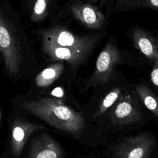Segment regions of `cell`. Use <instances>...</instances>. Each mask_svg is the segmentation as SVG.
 Here are the masks:
<instances>
[{"label":"cell","instance_id":"18","mask_svg":"<svg viewBox=\"0 0 158 158\" xmlns=\"http://www.w3.org/2000/svg\"><path fill=\"white\" fill-rule=\"evenodd\" d=\"M152 158H158V144H157V146L156 149L155 150V152H154V156H153Z\"/></svg>","mask_w":158,"mask_h":158},{"label":"cell","instance_id":"10","mask_svg":"<svg viewBox=\"0 0 158 158\" xmlns=\"http://www.w3.org/2000/svg\"><path fill=\"white\" fill-rule=\"evenodd\" d=\"M28 158H63V152L53 138L43 133L31 140Z\"/></svg>","mask_w":158,"mask_h":158},{"label":"cell","instance_id":"19","mask_svg":"<svg viewBox=\"0 0 158 158\" xmlns=\"http://www.w3.org/2000/svg\"><path fill=\"white\" fill-rule=\"evenodd\" d=\"M96 1H100L102 4H104V3L106 2L107 0H96Z\"/></svg>","mask_w":158,"mask_h":158},{"label":"cell","instance_id":"14","mask_svg":"<svg viewBox=\"0 0 158 158\" xmlns=\"http://www.w3.org/2000/svg\"><path fill=\"white\" fill-rule=\"evenodd\" d=\"M51 2L52 0H33L30 4L31 22L35 23L44 20L49 14Z\"/></svg>","mask_w":158,"mask_h":158},{"label":"cell","instance_id":"11","mask_svg":"<svg viewBox=\"0 0 158 158\" xmlns=\"http://www.w3.org/2000/svg\"><path fill=\"white\" fill-rule=\"evenodd\" d=\"M135 89L141 103L158 120V94L143 81L136 84Z\"/></svg>","mask_w":158,"mask_h":158},{"label":"cell","instance_id":"16","mask_svg":"<svg viewBox=\"0 0 158 158\" xmlns=\"http://www.w3.org/2000/svg\"><path fill=\"white\" fill-rule=\"evenodd\" d=\"M150 72V79L158 94V60H153Z\"/></svg>","mask_w":158,"mask_h":158},{"label":"cell","instance_id":"12","mask_svg":"<svg viewBox=\"0 0 158 158\" xmlns=\"http://www.w3.org/2000/svg\"><path fill=\"white\" fill-rule=\"evenodd\" d=\"M64 69L62 62L52 64L40 72L35 77V82L37 86L45 88L53 83L62 74Z\"/></svg>","mask_w":158,"mask_h":158},{"label":"cell","instance_id":"6","mask_svg":"<svg viewBox=\"0 0 158 158\" xmlns=\"http://www.w3.org/2000/svg\"><path fill=\"white\" fill-rule=\"evenodd\" d=\"M136 91L125 93L111 107L110 118L113 124L126 125L141 122L144 114Z\"/></svg>","mask_w":158,"mask_h":158},{"label":"cell","instance_id":"4","mask_svg":"<svg viewBox=\"0 0 158 158\" xmlns=\"http://www.w3.org/2000/svg\"><path fill=\"white\" fill-rule=\"evenodd\" d=\"M123 60L120 51L112 42H108L99 54L95 69L89 77L86 86L104 85L117 78L115 69Z\"/></svg>","mask_w":158,"mask_h":158},{"label":"cell","instance_id":"17","mask_svg":"<svg viewBox=\"0 0 158 158\" xmlns=\"http://www.w3.org/2000/svg\"><path fill=\"white\" fill-rule=\"evenodd\" d=\"M52 94L55 96L60 98L62 97V96L64 95V93L60 88H56L52 91Z\"/></svg>","mask_w":158,"mask_h":158},{"label":"cell","instance_id":"1","mask_svg":"<svg viewBox=\"0 0 158 158\" xmlns=\"http://www.w3.org/2000/svg\"><path fill=\"white\" fill-rule=\"evenodd\" d=\"M38 33L42 51L49 61L65 62L72 69L86 60L101 38L100 35H77L59 25L40 30Z\"/></svg>","mask_w":158,"mask_h":158},{"label":"cell","instance_id":"8","mask_svg":"<svg viewBox=\"0 0 158 158\" xmlns=\"http://www.w3.org/2000/svg\"><path fill=\"white\" fill-rule=\"evenodd\" d=\"M44 128L43 125L21 118H15L10 126V146L14 157L21 154L27 139L35 131Z\"/></svg>","mask_w":158,"mask_h":158},{"label":"cell","instance_id":"3","mask_svg":"<svg viewBox=\"0 0 158 158\" xmlns=\"http://www.w3.org/2000/svg\"><path fill=\"white\" fill-rule=\"evenodd\" d=\"M12 12L1 6L0 11V51L6 72L12 79L20 76L24 64L25 35Z\"/></svg>","mask_w":158,"mask_h":158},{"label":"cell","instance_id":"2","mask_svg":"<svg viewBox=\"0 0 158 158\" xmlns=\"http://www.w3.org/2000/svg\"><path fill=\"white\" fill-rule=\"evenodd\" d=\"M22 107L52 127L79 137L85 128V118L78 112L52 98L25 101Z\"/></svg>","mask_w":158,"mask_h":158},{"label":"cell","instance_id":"20","mask_svg":"<svg viewBox=\"0 0 158 158\" xmlns=\"http://www.w3.org/2000/svg\"><path fill=\"white\" fill-rule=\"evenodd\" d=\"M32 1H33V0H28V2H29V4H31V2H32Z\"/></svg>","mask_w":158,"mask_h":158},{"label":"cell","instance_id":"9","mask_svg":"<svg viewBox=\"0 0 158 158\" xmlns=\"http://www.w3.org/2000/svg\"><path fill=\"white\" fill-rule=\"evenodd\" d=\"M69 11L75 19L91 29H98L105 23V17L102 12L89 3H73L69 7Z\"/></svg>","mask_w":158,"mask_h":158},{"label":"cell","instance_id":"15","mask_svg":"<svg viewBox=\"0 0 158 158\" xmlns=\"http://www.w3.org/2000/svg\"><path fill=\"white\" fill-rule=\"evenodd\" d=\"M122 89L120 87H116L108 93L101 101L98 111V115L104 114L110 109L123 96Z\"/></svg>","mask_w":158,"mask_h":158},{"label":"cell","instance_id":"13","mask_svg":"<svg viewBox=\"0 0 158 158\" xmlns=\"http://www.w3.org/2000/svg\"><path fill=\"white\" fill-rule=\"evenodd\" d=\"M148 9L158 12V0H116L113 12Z\"/></svg>","mask_w":158,"mask_h":158},{"label":"cell","instance_id":"5","mask_svg":"<svg viewBox=\"0 0 158 158\" xmlns=\"http://www.w3.org/2000/svg\"><path fill=\"white\" fill-rule=\"evenodd\" d=\"M158 144L154 132L146 131L125 138L117 146V158H152Z\"/></svg>","mask_w":158,"mask_h":158},{"label":"cell","instance_id":"7","mask_svg":"<svg viewBox=\"0 0 158 158\" xmlns=\"http://www.w3.org/2000/svg\"><path fill=\"white\" fill-rule=\"evenodd\" d=\"M131 42L146 58L158 60V32L151 31L140 26H134L130 31Z\"/></svg>","mask_w":158,"mask_h":158}]
</instances>
